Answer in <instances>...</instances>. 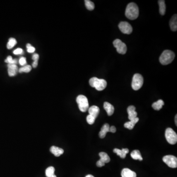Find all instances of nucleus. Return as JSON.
Instances as JSON below:
<instances>
[{
	"label": "nucleus",
	"instance_id": "14",
	"mask_svg": "<svg viewBox=\"0 0 177 177\" xmlns=\"http://www.w3.org/2000/svg\"><path fill=\"white\" fill-rule=\"evenodd\" d=\"M103 107L104 109L106 111L108 116H110L113 114L114 112V107L112 104L108 102H105L103 105Z\"/></svg>",
	"mask_w": 177,
	"mask_h": 177
},
{
	"label": "nucleus",
	"instance_id": "17",
	"mask_svg": "<svg viewBox=\"0 0 177 177\" xmlns=\"http://www.w3.org/2000/svg\"><path fill=\"white\" fill-rule=\"evenodd\" d=\"M110 126L108 124H104L101 129V131L99 133V136L101 138H104L106 137V134L108 132H109Z\"/></svg>",
	"mask_w": 177,
	"mask_h": 177
},
{
	"label": "nucleus",
	"instance_id": "5",
	"mask_svg": "<svg viewBox=\"0 0 177 177\" xmlns=\"http://www.w3.org/2000/svg\"><path fill=\"white\" fill-rule=\"evenodd\" d=\"M143 82L144 79L142 76L139 73H136L134 74L132 79L131 87L134 90H138L143 86Z\"/></svg>",
	"mask_w": 177,
	"mask_h": 177
},
{
	"label": "nucleus",
	"instance_id": "28",
	"mask_svg": "<svg viewBox=\"0 0 177 177\" xmlns=\"http://www.w3.org/2000/svg\"><path fill=\"white\" fill-rule=\"evenodd\" d=\"M5 61L8 64H14V65H16V64L17 63V60L16 59H13L11 56H8L7 59L5 60Z\"/></svg>",
	"mask_w": 177,
	"mask_h": 177
},
{
	"label": "nucleus",
	"instance_id": "21",
	"mask_svg": "<svg viewBox=\"0 0 177 177\" xmlns=\"http://www.w3.org/2000/svg\"><path fill=\"white\" fill-rule=\"evenodd\" d=\"M165 103L162 100H160L156 101V102H154L152 104V107L155 110H160L162 108V106H164Z\"/></svg>",
	"mask_w": 177,
	"mask_h": 177
},
{
	"label": "nucleus",
	"instance_id": "11",
	"mask_svg": "<svg viewBox=\"0 0 177 177\" xmlns=\"http://www.w3.org/2000/svg\"><path fill=\"white\" fill-rule=\"evenodd\" d=\"M8 74L9 76H14L17 74L18 71V66L14 64H8Z\"/></svg>",
	"mask_w": 177,
	"mask_h": 177
},
{
	"label": "nucleus",
	"instance_id": "8",
	"mask_svg": "<svg viewBox=\"0 0 177 177\" xmlns=\"http://www.w3.org/2000/svg\"><path fill=\"white\" fill-rule=\"evenodd\" d=\"M163 161L170 168H177V159L175 156L172 155H166L163 157Z\"/></svg>",
	"mask_w": 177,
	"mask_h": 177
},
{
	"label": "nucleus",
	"instance_id": "23",
	"mask_svg": "<svg viewBox=\"0 0 177 177\" xmlns=\"http://www.w3.org/2000/svg\"><path fill=\"white\" fill-rule=\"evenodd\" d=\"M159 2V7H160V14L164 15L165 13L166 5L165 4V1L164 0H160L158 1Z\"/></svg>",
	"mask_w": 177,
	"mask_h": 177
},
{
	"label": "nucleus",
	"instance_id": "31",
	"mask_svg": "<svg viewBox=\"0 0 177 177\" xmlns=\"http://www.w3.org/2000/svg\"><path fill=\"white\" fill-rule=\"evenodd\" d=\"M23 51L22 49L18 48L16 49L13 51V54L15 55L21 54L23 53Z\"/></svg>",
	"mask_w": 177,
	"mask_h": 177
},
{
	"label": "nucleus",
	"instance_id": "39",
	"mask_svg": "<svg viewBox=\"0 0 177 177\" xmlns=\"http://www.w3.org/2000/svg\"><path fill=\"white\" fill-rule=\"evenodd\" d=\"M51 177H56V176L55 175H53V176H51Z\"/></svg>",
	"mask_w": 177,
	"mask_h": 177
},
{
	"label": "nucleus",
	"instance_id": "9",
	"mask_svg": "<svg viewBox=\"0 0 177 177\" xmlns=\"http://www.w3.org/2000/svg\"><path fill=\"white\" fill-rule=\"evenodd\" d=\"M119 28L120 31L125 34L130 35L132 32V27L127 22H121L119 24Z\"/></svg>",
	"mask_w": 177,
	"mask_h": 177
},
{
	"label": "nucleus",
	"instance_id": "30",
	"mask_svg": "<svg viewBox=\"0 0 177 177\" xmlns=\"http://www.w3.org/2000/svg\"><path fill=\"white\" fill-rule=\"evenodd\" d=\"M19 63L20 65H21V66H25V65H26V64H27L26 59L25 57H21V58L19 59Z\"/></svg>",
	"mask_w": 177,
	"mask_h": 177
},
{
	"label": "nucleus",
	"instance_id": "10",
	"mask_svg": "<svg viewBox=\"0 0 177 177\" xmlns=\"http://www.w3.org/2000/svg\"><path fill=\"white\" fill-rule=\"evenodd\" d=\"M135 107L133 106H130L127 108V111L129 114V119L130 120L134 119L137 116V113L135 111Z\"/></svg>",
	"mask_w": 177,
	"mask_h": 177
},
{
	"label": "nucleus",
	"instance_id": "32",
	"mask_svg": "<svg viewBox=\"0 0 177 177\" xmlns=\"http://www.w3.org/2000/svg\"><path fill=\"white\" fill-rule=\"evenodd\" d=\"M27 48V52H29V53H34L35 51V48L34 47H32V46H30V47H29Z\"/></svg>",
	"mask_w": 177,
	"mask_h": 177
},
{
	"label": "nucleus",
	"instance_id": "25",
	"mask_svg": "<svg viewBox=\"0 0 177 177\" xmlns=\"http://www.w3.org/2000/svg\"><path fill=\"white\" fill-rule=\"evenodd\" d=\"M55 168L54 167H49L46 169L45 171V175L47 177H51V176L54 175Z\"/></svg>",
	"mask_w": 177,
	"mask_h": 177
},
{
	"label": "nucleus",
	"instance_id": "38",
	"mask_svg": "<svg viewBox=\"0 0 177 177\" xmlns=\"http://www.w3.org/2000/svg\"><path fill=\"white\" fill-rule=\"evenodd\" d=\"M86 177H94V176H93V175H88L86 176Z\"/></svg>",
	"mask_w": 177,
	"mask_h": 177
},
{
	"label": "nucleus",
	"instance_id": "2",
	"mask_svg": "<svg viewBox=\"0 0 177 177\" xmlns=\"http://www.w3.org/2000/svg\"><path fill=\"white\" fill-rule=\"evenodd\" d=\"M175 57V53L173 51L169 50H165L160 56V63L163 65H168L172 62Z\"/></svg>",
	"mask_w": 177,
	"mask_h": 177
},
{
	"label": "nucleus",
	"instance_id": "22",
	"mask_svg": "<svg viewBox=\"0 0 177 177\" xmlns=\"http://www.w3.org/2000/svg\"><path fill=\"white\" fill-rule=\"evenodd\" d=\"M99 155L101 157L100 160L106 164V163H108L110 162V159L107 154L104 152H101L99 154Z\"/></svg>",
	"mask_w": 177,
	"mask_h": 177
},
{
	"label": "nucleus",
	"instance_id": "6",
	"mask_svg": "<svg viewBox=\"0 0 177 177\" xmlns=\"http://www.w3.org/2000/svg\"><path fill=\"white\" fill-rule=\"evenodd\" d=\"M165 138L170 144L174 145L177 142V133L171 128H168L165 131Z\"/></svg>",
	"mask_w": 177,
	"mask_h": 177
},
{
	"label": "nucleus",
	"instance_id": "33",
	"mask_svg": "<svg viewBox=\"0 0 177 177\" xmlns=\"http://www.w3.org/2000/svg\"><path fill=\"white\" fill-rule=\"evenodd\" d=\"M105 165V163H103V162L99 160L97 162H96V166L98 167H101Z\"/></svg>",
	"mask_w": 177,
	"mask_h": 177
},
{
	"label": "nucleus",
	"instance_id": "27",
	"mask_svg": "<svg viewBox=\"0 0 177 177\" xmlns=\"http://www.w3.org/2000/svg\"><path fill=\"white\" fill-rule=\"evenodd\" d=\"M32 70V66L30 65H26L23 67H21L19 70L20 73L22 72H29Z\"/></svg>",
	"mask_w": 177,
	"mask_h": 177
},
{
	"label": "nucleus",
	"instance_id": "1",
	"mask_svg": "<svg viewBox=\"0 0 177 177\" xmlns=\"http://www.w3.org/2000/svg\"><path fill=\"white\" fill-rule=\"evenodd\" d=\"M139 8L134 2H130L126 7L125 15L130 20H135L139 16Z\"/></svg>",
	"mask_w": 177,
	"mask_h": 177
},
{
	"label": "nucleus",
	"instance_id": "26",
	"mask_svg": "<svg viewBox=\"0 0 177 177\" xmlns=\"http://www.w3.org/2000/svg\"><path fill=\"white\" fill-rule=\"evenodd\" d=\"M85 4L86 8L89 11H93L95 8V4L94 2L89 0H85Z\"/></svg>",
	"mask_w": 177,
	"mask_h": 177
},
{
	"label": "nucleus",
	"instance_id": "20",
	"mask_svg": "<svg viewBox=\"0 0 177 177\" xmlns=\"http://www.w3.org/2000/svg\"><path fill=\"white\" fill-rule=\"evenodd\" d=\"M131 157L134 160H139L142 161L143 160L142 157L140 153V151L138 150H134L132 151L130 154Z\"/></svg>",
	"mask_w": 177,
	"mask_h": 177
},
{
	"label": "nucleus",
	"instance_id": "15",
	"mask_svg": "<svg viewBox=\"0 0 177 177\" xmlns=\"http://www.w3.org/2000/svg\"><path fill=\"white\" fill-rule=\"evenodd\" d=\"M50 152L55 156H59L64 153V150L56 146H52L50 149Z\"/></svg>",
	"mask_w": 177,
	"mask_h": 177
},
{
	"label": "nucleus",
	"instance_id": "35",
	"mask_svg": "<svg viewBox=\"0 0 177 177\" xmlns=\"http://www.w3.org/2000/svg\"><path fill=\"white\" fill-rule=\"evenodd\" d=\"M116 131V127L114 126H112L110 127L109 129V132H112V133H115Z\"/></svg>",
	"mask_w": 177,
	"mask_h": 177
},
{
	"label": "nucleus",
	"instance_id": "13",
	"mask_svg": "<svg viewBox=\"0 0 177 177\" xmlns=\"http://www.w3.org/2000/svg\"><path fill=\"white\" fill-rule=\"evenodd\" d=\"M100 111L99 107L96 106H92L88 109L89 115L94 117L95 119L97 118L100 113Z\"/></svg>",
	"mask_w": 177,
	"mask_h": 177
},
{
	"label": "nucleus",
	"instance_id": "19",
	"mask_svg": "<svg viewBox=\"0 0 177 177\" xmlns=\"http://www.w3.org/2000/svg\"><path fill=\"white\" fill-rule=\"evenodd\" d=\"M170 27L173 31H176L177 29V14L172 16L170 21Z\"/></svg>",
	"mask_w": 177,
	"mask_h": 177
},
{
	"label": "nucleus",
	"instance_id": "29",
	"mask_svg": "<svg viewBox=\"0 0 177 177\" xmlns=\"http://www.w3.org/2000/svg\"><path fill=\"white\" fill-rule=\"evenodd\" d=\"M86 120H87V122L88 124H89V125H93L95 123L96 119L93 116L90 115H89L87 116Z\"/></svg>",
	"mask_w": 177,
	"mask_h": 177
},
{
	"label": "nucleus",
	"instance_id": "16",
	"mask_svg": "<svg viewBox=\"0 0 177 177\" xmlns=\"http://www.w3.org/2000/svg\"><path fill=\"white\" fill-rule=\"evenodd\" d=\"M113 152L117 154V155L120 156L122 159H125L126 155L129 153V150L128 149H123L122 150L118 149H114Z\"/></svg>",
	"mask_w": 177,
	"mask_h": 177
},
{
	"label": "nucleus",
	"instance_id": "37",
	"mask_svg": "<svg viewBox=\"0 0 177 177\" xmlns=\"http://www.w3.org/2000/svg\"><path fill=\"white\" fill-rule=\"evenodd\" d=\"M177 115H176V116H175V123H176V125H177Z\"/></svg>",
	"mask_w": 177,
	"mask_h": 177
},
{
	"label": "nucleus",
	"instance_id": "36",
	"mask_svg": "<svg viewBox=\"0 0 177 177\" xmlns=\"http://www.w3.org/2000/svg\"><path fill=\"white\" fill-rule=\"evenodd\" d=\"M37 65H38V61H34V63H32V67L36 68L37 67Z\"/></svg>",
	"mask_w": 177,
	"mask_h": 177
},
{
	"label": "nucleus",
	"instance_id": "18",
	"mask_svg": "<svg viewBox=\"0 0 177 177\" xmlns=\"http://www.w3.org/2000/svg\"><path fill=\"white\" fill-rule=\"evenodd\" d=\"M139 118L136 117L134 119L130 120V122L125 123V124H124V126L126 129H129V130H132L136 124L139 121Z\"/></svg>",
	"mask_w": 177,
	"mask_h": 177
},
{
	"label": "nucleus",
	"instance_id": "34",
	"mask_svg": "<svg viewBox=\"0 0 177 177\" xmlns=\"http://www.w3.org/2000/svg\"><path fill=\"white\" fill-rule=\"evenodd\" d=\"M38 59H39V55L37 54H35L32 56V59L34 61H38Z\"/></svg>",
	"mask_w": 177,
	"mask_h": 177
},
{
	"label": "nucleus",
	"instance_id": "12",
	"mask_svg": "<svg viewBox=\"0 0 177 177\" xmlns=\"http://www.w3.org/2000/svg\"><path fill=\"white\" fill-rule=\"evenodd\" d=\"M121 176L122 177H136V174L129 168H124L122 171Z\"/></svg>",
	"mask_w": 177,
	"mask_h": 177
},
{
	"label": "nucleus",
	"instance_id": "3",
	"mask_svg": "<svg viewBox=\"0 0 177 177\" xmlns=\"http://www.w3.org/2000/svg\"><path fill=\"white\" fill-rule=\"evenodd\" d=\"M89 84L91 87L96 88V90H103L107 86V82L106 80L102 79H98L96 77H93L90 79Z\"/></svg>",
	"mask_w": 177,
	"mask_h": 177
},
{
	"label": "nucleus",
	"instance_id": "7",
	"mask_svg": "<svg viewBox=\"0 0 177 177\" xmlns=\"http://www.w3.org/2000/svg\"><path fill=\"white\" fill-rule=\"evenodd\" d=\"M113 45L117 49V52L121 54H125L127 51L126 44L124 43L120 39H116L113 42Z\"/></svg>",
	"mask_w": 177,
	"mask_h": 177
},
{
	"label": "nucleus",
	"instance_id": "24",
	"mask_svg": "<svg viewBox=\"0 0 177 177\" xmlns=\"http://www.w3.org/2000/svg\"><path fill=\"white\" fill-rule=\"evenodd\" d=\"M16 44H17V41L16 39L13 37H11L9 38L8 42H7V48L8 49H11Z\"/></svg>",
	"mask_w": 177,
	"mask_h": 177
},
{
	"label": "nucleus",
	"instance_id": "4",
	"mask_svg": "<svg viewBox=\"0 0 177 177\" xmlns=\"http://www.w3.org/2000/svg\"><path fill=\"white\" fill-rule=\"evenodd\" d=\"M76 102L79 109L82 112H85L89 108L88 98L83 95H79L77 97Z\"/></svg>",
	"mask_w": 177,
	"mask_h": 177
}]
</instances>
